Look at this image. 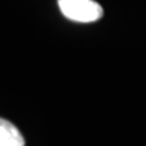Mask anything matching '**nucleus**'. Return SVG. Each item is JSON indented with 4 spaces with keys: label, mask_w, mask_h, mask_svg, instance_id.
Segmentation results:
<instances>
[{
    "label": "nucleus",
    "mask_w": 146,
    "mask_h": 146,
    "mask_svg": "<svg viewBox=\"0 0 146 146\" xmlns=\"http://www.w3.org/2000/svg\"><path fill=\"white\" fill-rule=\"evenodd\" d=\"M61 14L76 23H94L103 17V9L94 0H58Z\"/></svg>",
    "instance_id": "obj_1"
},
{
    "label": "nucleus",
    "mask_w": 146,
    "mask_h": 146,
    "mask_svg": "<svg viewBox=\"0 0 146 146\" xmlns=\"http://www.w3.org/2000/svg\"><path fill=\"white\" fill-rule=\"evenodd\" d=\"M24 137L9 121L0 118V146H24Z\"/></svg>",
    "instance_id": "obj_2"
}]
</instances>
